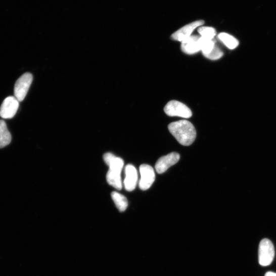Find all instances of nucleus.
Returning a JSON list of instances; mask_svg holds the SVG:
<instances>
[{
  "instance_id": "nucleus-14",
  "label": "nucleus",
  "mask_w": 276,
  "mask_h": 276,
  "mask_svg": "<svg viewBox=\"0 0 276 276\" xmlns=\"http://www.w3.org/2000/svg\"><path fill=\"white\" fill-rule=\"evenodd\" d=\"M107 180L110 186L117 190L122 189V182L121 173L109 170L107 174Z\"/></svg>"
},
{
  "instance_id": "nucleus-9",
  "label": "nucleus",
  "mask_w": 276,
  "mask_h": 276,
  "mask_svg": "<svg viewBox=\"0 0 276 276\" xmlns=\"http://www.w3.org/2000/svg\"><path fill=\"white\" fill-rule=\"evenodd\" d=\"M125 177L124 185L125 190L128 192L133 191L136 188L138 175L136 168L134 166L129 164L125 169Z\"/></svg>"
},
{
  "instance_id": "nucleus-16",
  "label": "nucleus",
  "mask_w": 276,
  "mask_h": 276,
  "mask_svg": "<svg viewBox=\"0 0 276 276\" xmlns=\"http://www.w3.org/2000/svg\"><path fill=\"white\" fill-rule=\"evenodd\" d=\"M200 48L204 56L210 54L215 45V41L212 39L200 37L199 39Z\"/></svg>"
},
{
  "instance_id": "nucleus-2",
  "label": "nucleus",
  "mask_w": 276,
  "mask_h": 276,
  "mask_svg": "<svg viewBox=\"0 0 276 276\" xmlns=\"http://www.w3.org/2000/svg\"><path fill=\"white\" fill-rule=\"evenodd\" d=\"M274 248L272 242L267 239L262 240L260 243L258 251L259 263L263 266L269 265L274 257Z\"/></svg>"
},
{
  "instance_id": "nucleus-5",
  "label": "nucleus",
  "mask_w": 276,
  "mask_h": 276,
  "mask_svg": "<svg viewBox=\"0 0 276 276\" xmlns=\"http://www.w3.org/2000/svg\"><path fill=\"white\" fill-rule=\"evenodd\" d=\"M140 170L141 175L140 188L143 191H147L152 187L155 181V171L151 166L147 164L142 165Z\"/></svg>"
},
{
  "instance_id": "nucleus-6",
  "label": "nucleus",
  "mask_w": 276,
  "mask_h": 276,
  "mask_svg": "<svg viewBox=\"0 0 276 276\" xmlns=\"http://www.w3.org/2000/svg\"><path fill=\"white\" fill-rule=\"evenodd\" d=\"M19 102L15 97H9L4 101L0 108V116L4 119H11L16 114Z\"/></svg>"
},
{
  "instance_id": "nucleus-12",
  "label": "nucleus",
  "mask_w": 276,
  "mask_h": 276,
  "mask_svg": "<svg viewBox=\"0 0 276 276\" xmlns=\"http://www.w3.org/2000/svg\"><path fill=\"white\" fill-rule=\"evenodd\" d=\"M12 142V135L4 120H0V149L7 147Z\"/></svg>"
},
{
  "instance_id": "nucleus-13",
  "label": "nucleus",
  "mask_w": 276,
  "mask_h": 276,
  "mask_svg": "<svg viewBox=\"0 0 276 276\" xmlns=\"http://www.w3.org/2000/svg\"><path fill=\"white\" fill-rule=\"evenodd\" d=\"M218 37L219 39L229 50H235L239 45V40L234 36L226 33H220Z\"/></svg>"
},
{
  "instance_id": "nucleus-8",
  "label": "nucleus",
  "mask_w": 276,
  "mask_h": 276,
  "mask_svg": "<svg viewBox=\"0 0 276 276\" xmlns=\"http://www.w3.org/2000/svg\"><path fill=\"white\" fill-rule=\"evenodd\" d=\"M180 159L179 155L177 153H171L161 157L157 162L155 169L159 174L165 172L169 168L177 163Z\"/></svg>"
},
{
  "instance_id": "nucleus-1",
  "label": "nucleus",
  "mask_w": 276,
  "mask_h": 276,
  "mask_svg": "<svg viewBox=\"0 0 276 276\" xmlns=\"http://www.w3.org/2000/svg\"><path fill=\"white\" fill-rule=\"evenodd\" d=\"M168 129L182 146H191L196 140V130L194 125L189 121L183 120L172 122L168 125Z\"/></svg>"
},
{
  "instance_id": "nucleus-10",
  "label": "nucleus",
  "mask_w": 276,
  "mask_h": 276,
  "mask_svg": "<svg viewBox=\"0 0 276 276\" xmlns=\"http://www.w3.org/2000/svg\"><path fill=\"white\" fill-rule=\"evenodd\" d=\"M200 37L198 35H192L181 41V49L183 53L188 55H194L201 50L199 44Z\"/></svg>"
},
{
  "instance_id": "nucleus-17",
  "label": "nucleus",
  "mask_w": 276,
  "mask_h": 276,
  "mask_svg": "<svg viewBox=\"0 0 276 276\" xmlns=\"http://www.w3.org/2000/svg\"><path fill=\"white\" fill-rule=\"evenodd\" d=\"M198 32L201 37L209 39H213L216 34L215 29L211 27L202 26L199 28Z\"/></svg>"
},
{
  "instance_id": "nucleus-19",
  "label": "nucleus",
  "mask_w": 276,
  "mask_h": 276,
  "mask_svg": "<svg viewBox=\"0 0 276 276\" xmlns=\"http://www.w3.org/2000/svg\"><path fill=\"white\" fill-rule=\"evenodd\" d=\"M265 276H276V273L273 272H267L265 273Z\"/></svg>"
},
{
  "instance_id": "nucleus-11",
  "label": "nucleus",
  "mask_w": 276,
  "mask_h": 276,
  "mask_svg": "<svg viewBox=\"0 0 276 276\" xmlns=\"http://www.w3.org/2000/svg\"><path fill=\"white\" fill-rule=\"evenodd\" d=\"M104 159L109 167V170L121 173L124 166V161L121 158L109 153L104 155Z\"/></svg>"
},
{
  "instance_id": "nucleus-15",
  "label": "nucleus",
  "mask_w": 276,
  "mask_h": 276,
  "mask_svg": "<svg viewBox=\"0 0 276 276\" xmlns=\"http://www.w3.org/2000/svg\"><path fill=\"white\" fill-rule=\"evenodd\" d=\"M111 196L118 209L120 212L125 211L128 206L126 198L123 195L115 192L112 193Z\"/></svg>"
},
{
  "instance_id": "nucleus-4",
  "label": "nucleus",
  "mask_w": 276,
  "mask_h": 276,
  "mask_svg": "<svg viewBox=\"0 0 276 276\" xmlns=\"http://www.w3.org/2000/svg\"><path fill=\"white\" fill-rule=\"evenodd\" d=\"M164 112L171 117L190 118L193 115L191 110L188 106L176 101L169 102L165 107Z\"/></svg>"
},
{
  "instance_id": "nucleus-3",
  "label": "nucleus",
  "mask_w": 276,
  "mask_h": 276,
  "mask_svg": "<svg viewBox=\"0 0 276 276\" xmlns=\"http://www.w3.org/2000/svg\"><path fill=\"white\" fill-rule=\"evenodd\" d=\"M32 80L33 76L30 73L24 74L17 80L14 87V95L19 102L25 99Z\"/></svg>"
},
{
  "instance_id": "nucleus-7",
  "label": "nucleus",
  "mask_w": 276,
  "mask_h": 276,
  "mask_svg": "<svg viewBox=\"0 0 276 276\" xmlns=\"http://www.w3.org/2000/svg\"><path fill=\"white\" fill-rule=\"evenodd\" d=\"M204 24L203 20H198L184 26L173 33L171 38L174 40L182 41L192 36L194 31Z\"/></svg>"
},
{
  "instance_id": "nucleus-18",
  "label": "nucleus",
  "mask_w": 276,
  "mask_h": 276,
  "mask_svg": "<svg viewBox=\"0 0 276 276\" xmlns=\"http://www.w3.org/2000/svg\"><path fill=\"white\" fill-rule=\"evenodd\" d=\"M223 55V54L222 51L215 44L212 52L210 54L205 55L204 56L211 60H217L222 58Z\"/></svg>"
}]
</instances>
